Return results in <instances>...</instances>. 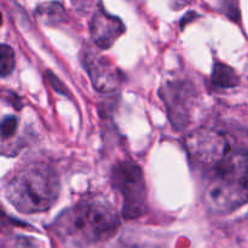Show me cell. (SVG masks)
Here are the masks:
<instances>
[{
    "label": "cell",
    "mask_w": 248,
    "mask_h": 248,
    "mask_svg": "<svg viewBox=\"0 0 248 248\" xmlns=\"http://www.w3.org/2000/svg\"><path fill=\"white\" fill-rule=\"evenodd\" d=\"M119 227L115 206L101 194H90L58 216L52 232L65 244L86 247L113 237Z\"/></svg>",
    "instance_id": "1"
},
{
    "label": "cell",
    "mask_w": 248,
    "mask_h": 248,
    "mask_svg": "<svg viewBox=\"0 0 248 248\" xmlns=\"http://www.w3.org/2000/svg\"><path fill=\"white\" fill-rule=\"evenodd\" d=\"M60 191V176L45 162H29L18 167L12 172L5 186L10 203L26 215L50 210L57 201Z\"/></svg>",
    "instance_id": "2"
},
{
    "label": "cell",
    "mask_w": 248,
    "mask_h": 248,
    "mask_svg": "<svg viewBox=\"0 0 248 248\" xmlns=\"http://www.w3.org/2000/svg\"><path fill=\"white\" fill-rule=\"evenodd\" d=\"M203 203L215 215H228L248 202V150L232 149L211 170Z\"/></svg>",
    "instance_id": "3"
},
{
    "label": "cell",
    "mask_w": 248,
    "mask_h": 248,
    "mask_svg": "<svg viewBox=\"0 0 248 248\" xmlns=\"http://www.w3.org/2000/svg\"><path fill=\"white\" fill-rule=\"evenodd\" d=\"M111 183L123 198V216L137 219L147 211V188L142 169L135 162L125 160L115 165Z\"/></svg>",
    "instance_id": "4"
},
{
    "label": "cell",
    "mask_w": 248,
    "mask_h": 248,
    "mask_svg": "<svg viewBox=\"0 0 248 248\" xmlns=\"http://www.w3.org/2000/svg\"><path fill=\"white\" fill-rule=\"evenodd\" d=\"M186 149L195 164L207 167L211 171L232 148L223 132L216 128L200 127L186 136Z\"/></svg>",
    "instance_id": "5"
},
{
    "label": "cell",
    "mask_w": 248,
    "mask_h": 248,
    "mask_svg": "<svg viewBox=\"0 0 248 248\" xmlns=\"http://www.w3.org/2000/svg\"><path fill=\"white\" fill-rule=\"evenodd\" d=\"M160 94L173 127L178 131L186 127L198 98L194 85L186 80L167 82L162 86Z\"/></svg>",
    "instance_id": "6"
},
{
    "label": "cell",
    "mask_w": 248,
    "mask_h": 248,
    "mask_svg": "<svg viewBox=\"0 0 248 248\" xmlns=\"http://www.w3.org/2000/svg\"><path fill=\"white\" fill-rule=\"evenodd\" d=\"M85 69L90 75L94 89L102 93L114 92L124 81V74L103 56L86 52L82 57Z\"/></svg>",
    "instance_id": "7"
},
{
    "label": "cell",
    "mask_w": 248,
    "mask_h": 248,
    "mask_svg": "<svg viewBox=\"0 0 248 248\" xmlns=\"http://www.w3.org/2000/svg\"><path fill=\"white\" fill-rule=\"evenodd\" d=\"M125 24L119 17L108 14L99 5L90 22V34L93 43L102 50L110 48L125 33Z\"/></svg>",
    "instance_id": "8"
},
{
    "label": "cell",
    "mask_w": 248,
    "mask_h": 248,
    "mask_svg": "<svg viewBox=\"0 0 248 248\" xmlns=\"http://www.w3.org/2000/svg\"><path fill=\"white\" fill-rule=\"evenodd\" d=\"M239 75L230 65L216 61L211 75V86L216 90H227L239 85Z\"/></svg>",
    "instance_id": "9"
},
{
    "label": "cell",
    "mask_w": 248,
    "mask_h": 248,
    "mask_svg": "<svg viewBox=\"0 0 248 248\" xmlns=\"http://www.w3.org/2000/svg\"><path fill=\"white\" fill-rule=\"evenodd\" d=\"M39 18L47 26H57L67 21V14L64 7L58 1H50L41 4L36 9Z\"/></svg>",
    "instance_id": "10"
},
{
    "label": "cell",
    "mask_w": 248,
    "mask_h": 248,
    "mask_svg": "<svg viewBox=\"0 0 248 248\" xmlns=\"http://www.w3.org/2000/svg\"><path fill=\"white\" fill-rule=\"evenodd\" d=\"M16 60H15V52L9 45L2 44L0 48V74L2 78L11 74L15 69Z\"/></svg>",
    "instance_id": "11"
},
{
    "label": "cell",
    "mask_w": 248,
    "mask_h": 248,
    "mask_svg": "<svg viewBox=\"0 0 248 248\" xmlns=\"http://www.w3.org/2000/svg\"><path fill=\"white\" fill-rule=\"evenodd\" d=\"M219 4L225 15H228L234 21H239L240 11L236 0H219Z\"/></svg>",
    "instance_id": "12"
},
{
    "label": "cell",
    "mask_w": 248,
    "mask_h": 248,
    "mask_svg": "<svg viewBox=\"0 0 248 248\" xmlns=\"http://www.w3.org/2000/svg\"><path fill=\"white\" fill-rule=\"evenodd\" d=\"M17 125H18V121H17V119L15 116H7V118H5L1 126L2 138L6 140V138L12 137L15 135V132L17 131Z\"/></svg>",
    "instance_id": "13"
},
{
    "label": "cell",
    "mask_w": 248,
    "mask_h": 248,
    "mask_svg": "<svg viewBox=\"0 0 248 248\" xmlns=\"http://www.w3.org/2000/svg\"><path fill=\"white\" fill-rule=\"evenodd\" d=\"M2 248H35L33 242L28 240L27 237H14L9 240L7 244H5Z\"/></svg>",
    "instance_id": "14"
},
{
    "label": "cell",
    "mask_w": 248,
    "mask_h": 248,
    "mask_svg": "<svg viewBox=\"0 0 248 248\" xmlns=\"http://www.w3.org/2000/svg\"><path fill=\"white\" fill-rule=\"evenodd\" d=\"M47 80L51 82V85H52V87L56 90V91H58V92H60V93L68 94V91H67V90H65L64 85H63L62 82H61L60 80H58L57 78H56L55 75H53L51 72L47 73Z\"/></svg>",
    "instance_id": "15"
}]
</instances>
